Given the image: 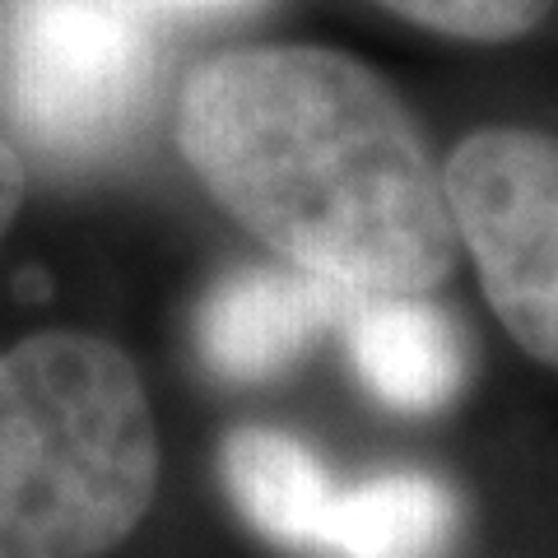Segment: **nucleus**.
<instances>
[{
	"label": "nucleus",
	"instance_id": "nucleus-1",
	"mask_svg": "<svg viewBox=\"0 0 558 558\" xmlns=\"http://www.w3.org/2000/svg\"><path fill=\"white\" fill-rule=\"evenodd\" d=\"M182 163L266 247L354 299H424L457 266L442 168L414 112L336 47L201 61L172 112Z\"/></svg>",
	"mask_w": 558,
	"mask_h": 558
},
{
	"label": "nucleus",
	"instance_id": "nucleus-2",
	"mask_svg": "<svg viewBox=\"0 0 558 558\" xmlns=\"http://www.w3.org/2000/svg\"><path fill=\"white\" fill-rule=\"evenodd\" d=\"M159 424L131 354L89 330L0 349V558H102L159 494Z\"/></svg>",
	"mask_w": 558,
	"mask_h": 558
},
{
	"label": "nucleus",
	"instance_id": "nucleus-3",
	"mask_svg": "<svg viewBox=\"0 0 558 558\" xmlns=\"http://www.w3.org/2000/svg\"><path fill=\"white\" fill-rule=\"evenodd\" d=\"M159 43L140 0H0V121L51 163H94L154 94Z\"/></svg>",
	"mask_w": 558,
	"mask_h": 558
},
{
	"label": "nucleus",
	"instance_id": "nucleus-4",
	"mask_svg": "<svg viewBox=\"0 0 558 558\" xmlns=\"http://www.w3.org/2000/svg\"><path fill=\"white\" fill-rule=\"evenodd\" d=\"M442 182L494 317L558 373V135L480 126L447 154Z\"/></svg>",
	"mask_w": 558,
	"mask_h": 558
},
{
	"label": "nucleus",
	"instance_id": "nucleus-5",
	"mask_svg": "<svg viewBox=\"0 0 558 558\" xmlns=\"http://www.w3.org/2000/svg\"><path fill=\"white\" fill-rule=\"evenodd\" d=\"M354 293L299 266H242L205 293L196 349L205 368L233 387L289 373L330 326H344Z\"/></svg>",
	"mask_w": 558,
	"mask_h": 558
},
{
	"label": "nucleus",
	"instance_id": "nucleus-6",
	"mask_svg": "<svg viewBox=\"0 0 558 558\" xmlns=\"http://www.w3.org/2000/svg\"><path fill=\"white\" fill-rule=\"evenodd\" d=\"M344 344L363 391L381 410L438 414L465 387L461 326L428 299H354Z\"/></svg>",
	"mask_w": 558,
	"mask_h": 558
},
{
	"label": "nucleus",
	"instance_id": "nucleus-7",
	"mask_svg": "<svg viewBox=\"0 0 558 558\" xmlns=\"http://www.w3.org/2000/svg\"><path fill=\"white\" fill-rule=\"evenodd\" d=\"M219 480L238 517L260 539L326 554L340 480L303 438L270 424H242L219 447Z\"/></svg>",
	"mask_w": 558,
	"mask_h": 558
},
{
	"label": "nucleus",
	"instance_id": "nucleus-8",
	"mask_svg": "<svg viewBox=\"0 0 558 558\" xmlns=\"http://www.w3.org/2000/svg\"><path fill=\"white\" fill-rule=\"evenodd\" d=\"M461 535V498L428 470H381L340 484L326 554L336 558H447Z\"/></svg>",
	"mask_w": 558,
	"mask_h": 558
},
{
	"label": "nucleus",
	"instance_id": "nucleus-9",
	"mask_svg": "<svg viewBox=\"0 0 558 558\" xmlns=\"http://www.w3.org/2000/svg\"><path fill=\"white\" fill-rule=\"evenodd\" d=\"M396 20L457 43H512L549 20L558 0H377Z\"/></svg>",
	"mask_w": 558,
	"mask_h": 558
},
{
	"label": "nucleus",
	"instance_id": "nucleus-10",
	"mask_svg": "<svg viewBox=\"0 0 558 558\" xmlns=\"http://www.w3.org/2000/svg\"><path fill=\"white\" fill-rule=\"evenodd\" d=\"M24 201H28V168H24V154L14 149L10 135H0V242H5L10 223L20 219Z\"/></svg>",
	"mask_w": 558,
	"mask_h": 558
},
{
	"label": "nucleus",
	"instance_id": "nucleus-11",
	"mask_svg": "<svg viewBox=\"0 0 558 558\" xmlns=\"http://www.w3.org/2000/svg\"><path fill=\"white\" fill-rule=\"evenodd\" d=\"M145 10H196V14H219V10H247L256 0H140Z\"/></svg>",
	"mask_w": 558,
	"mask_h": 558
}]
</instances>
